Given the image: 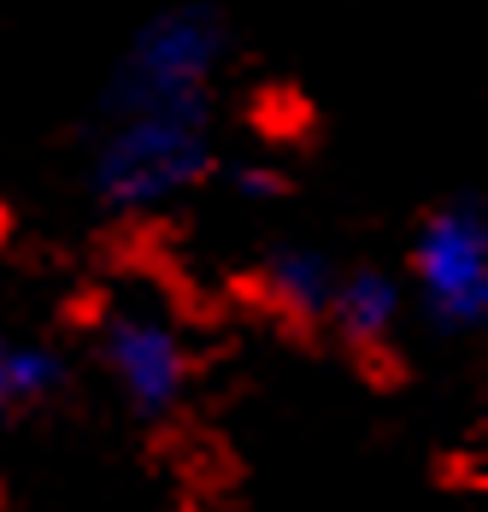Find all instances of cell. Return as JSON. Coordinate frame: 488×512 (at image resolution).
<instances>
[{
	"label": "cell",
	"instance_id": "6da1fadb",
	"mask_svg": "<svg viewBox=\"0 0 488 512\" xmlns=\"http://www.w3.org/2000/svg\"><path fill=\"white\" fill-rule=\"evenodd\" d=\"M212 171L206 106H112L89 189L106 212H159Z\"/></svg>",
	"mask_w": 488,
	"mask_h": 512
},
{
	"label": "cell",
	"instance_id": "7a4b0ae2",
	"mask_svg": "<svg viewBox=\"0 0 488 512\" xmlns=\"http://www.w3.org/2000/svg\"><path fill=\"white\" fill-rule=\"evenodd\" d=\"M412 283L441 336H471L488 318V212L477 195L447 201L412 242Z\"/></svg>",
	"mask_w": 488,
	"mask_h": 512
},
{
	"label": "cell",
	"instance_id": "3957f363",
	"mask_svg": "<svg viewBox=\"0 0 488 512\" xmlns=\"http://www.w3.org/2000/svg\"><path fill=\"white\" fill-rule=\"evenodd\" d=\"M218 59H224V30L206 6L159 12L118 71L112 106H206Z\"/></svg>",
	"mask_w": 488,
	"mask_h": 512
},
{
	"label": "cell",
	"instance_id": "277c9868",
	"mask_svg": "<svg viewBox=\"0 0 488 512\" xmlns=\"http://www.w3.org/2000/svg\"><path fill=\"white\" fill-rule=\"evenodd\" d=\"M100 359L118 383V395L130 401L136 418H165L177 412L189 389V348L183 330L153 307H112L100 324Z\"/></svg>",
	"mask_w": 488,
	"mask_h": 512
},
{
	"label": "cell",
	"instance_id": "5b68a950",
	"mask_svg": "<svg viewBox=\"0 0 488 512\" xmlns=\"http://www.w3.org/2000/svg\"><path fill=\"white\" fill-rule=\"evenodd\" d=\"M324 318L336 324V336H342L347 348L383 354L394 342V330H400V283H394L389 271H371V265L365 271H342Z\"/></svg>",
	"mask_w": 488,
	"mask_h": 512
},
{
	"label": "cell",
	"instance_id": "8992f818",
	"mask_svg": "<svg viewBox=\"0 0 488 512\" xmlns=\"http://www.w3.org/2000/svg\"><path fill=\"white\" fill-rule=\"evenodd\" d=\"M336 277L342 271L318 254V248H277V254L265 259V271H259V289L294 324H324L330 295H336Z\"/></svg>",
	"mask_w": 488,
	"mask_h": 512
},
{
	"label": "cell",
	"instance_id": "52a82bcc",
	"mask_svg": "<svg viewBox=\"0 0 488 512\" xmlns=\"http://www.w3.org/2000/svg\"><path fill=\"white\" fill-rule=\"evenodd\" d=\"M59 389H65V359L53 348L0 336V424L24 407H42Z\"/></svg>",
	"mask_w": 488,
	"mask_h": 512
},
{
	"label": "cell",
	"instance_id": "ba28073f",
	"mask_svg": "<svg viewBox=\"0 0 488 512\" xmlns=\"http://www.w3.org/2000/svg\"><path fill=\"white\" fill-rule=\"evenodd\" d=\"M230 183H236V195H247V201H277L283 195V177L271 165H236Z\"/></svg>",
	"mask_w": 488,
	"mask_h": 512
}]
</instances>
